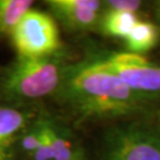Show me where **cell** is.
I'll return each mask as SVG.
<instances>
[{
  "label": "cell",
  "mask_w": 160,
  "mask_h": 160,
  "mask_svg": "<svg viewBox=\"0 0 160 160\" xmlns=\"http://www.w3.org/2000/svg\"><path fill=\"white\" fill-rule=\"evenodd\" d=\"M43 123L52 160H87L84 151L68 127L46 114H43Z\"/></svg>",
  "instance_id": "ba28073f"
},
{
  "label": "cell",
  "mask_w": 160,
  "mask_h": 160,
  "mask_svg": "<svg viewBox=\"0 0 160 160\" xmlns=\"http://www.w3.org/2000/svg\"><path fill=\"white\" fill-rule=\"evenodd\" d=\"M69 65L63 51L43 58L17 57L0 69V103L30 106L55 97Z\"/></svg>",
  "instance_id": "7a4b0ae2"
},
{
  "label": "cell",
  "mask_w": 160,
  "mask_h": 160,
  "mask_svg": "<svg viewBox=\"0 0 160 160\" xmlns=\"http://www.w3.org/2000/svg\"><path fill=\"white\" fill-rule=\"evenodd\" d=\"M159 38L160 33L157 24L148 20H139L125 38L127 52L145 56L157 46Z\"/></svg>",
  "instance_id": "9c48e42d"
},
{
  "label": "cell",
  "mask_w": 160,
  "mask_h": 160,
  "mask_svg": "<svg viewBox=\"0 0 160 160\" xmlns=\"http://www.w3.org/2000/svg\"><path fill=\"white\" fill-rule=\"evenodd\" d=\"M101 160H160V131L143 123L112 127L103 137Z\"/></svg>",
  "instance_id": "3957f363"
},
{
  "label": "cell",
  "mask_w": 160,
  "mask_h": 160,
  "mask_svg": "<svg viewBox=\"0 0 160 160\" xmlns=\"http://www.w3.org/2000/svg\"><path fill=\"white\" fill-rule=\"evenodd\" d=\"M155 18H157V26L160 33V0L155 2Z\"/></svg>",
  "instance_id": "5bb4252c"
},
{
  "label": "cell",
  "mask_w": 160,
  "mask_h": 160,
  "mask_svg": "<svg viewBox=\"0 0 160 160\" xmlns=\"http://www.w3.org/2000/svg\"><path fill=\"white\" fill-rule=\"evenodd\" d=\"M100 56L102 63L132 90L152 98L160 95V65L152 64L142 55L127 51Z\"/></svg>",
  "instance_id": "5b68a950"
},
{
  "label": "cell",
  "mask_w": 160,
  "mask_h": 160,
  "mask_svg": "<svg viewBox=\"0 0 160 160\" xmlns=\"http://www.w3.org/2000/svg\"><path fill=\"white\" fill-rule=\"evenodd\" d=\"M42 140H43V114L40 113L18 137L13 147V154L14 152H19L30 158L40 147Z\"/></svg>",
  "instance_id": "7c38bea8"
},
{
  "label": "cell",
  "mask_w": 160,
  "mask_h": 160,
  "mask_svg": "<svg viewBox=\"0 0 160 160\" xmlns=\"http://www.w3.org/2000/svg\"><path fill=\"white\" fill-rule=\"evenodd\" d=\"M0 160H13L12 157H0Z\"/></svg>",
  "instance_id": "2e32d148"
},
{
  "label": "cell",
  "mask_w": 160,
  "mask_h": 160,
  "mask_svg": "<svg viewBox=\"0 0 160 160\" xmlns=\"http://www.w3.org/2000/svg\"><path fill=\"white\" fill-rule=\"evenodd\" d=\"M32 5V0H0V38L11 36Z\"/></svg>",
  "instance_id": "8fae6325"
},
{
  "label": "cell",
  "mask_w": 160,
  "mask_h": 160,
  "mask_svg": "<svg viewBox=\"0 0 160 160\" xmlns=\"http://www.w3.org/2000/svg\"><path fill=\"white\" fill-rule=\"evenodd\" d=\"M10 37L17 57L43 58L62 52L57 22L46 12L31 8Z\"/></svg>",
  "instance_id": "277c9868"
},
{
  "label": "cell",
  "mask_w": 160,
  "mask_h": 160,
  "mask_svg": "<svg viewBox=\"0 0 160 160\" xmlns=\"http://www.w3.org/2000/svg\"><path fill=\"white\" fill-rule=\"evenodd\" d=\"M142 4V1H138V0H108V1H103V8L110 11L132 12L138 14Z\"/></svg>",
  "instance_id": "4fadbf2b"
},
{
  "label": "cell",
  "mask_w": 160,
  "mask_h": 160,
  "mask_svg": "<svg viewBox=\"0 0 160 160\" xmlns=\"http://www.w3.org/2000/svg\"><path fill=\"white\" fill-rule=\"evenodd\" d=\"M45 5L55 20L72 32L95 29L103 13L100 0H48Z\"/></svg>",
  "instance_id": "8992f818"
},
{
  "label": "cell",
  "mask_w": 160,
  "mask_h": 160,
  "mask_svg": "<svg viewBox=\"0 0 160 160\" xmlns=\"http://www.w3.org/2000/svg\"><path fill=\"white\" fill-rule=\"evenodd\" d=\"M39 114L33 104L0 103V157H14L13 147L18 137Z\"/></svg>",
  "instance_id": "52a82bcc"
},
{
  "label": "cell",
  "mask_w": 160,
  "mask_h": 160,
  "mask_svg": "<svg viewBox=\"0 0 160 160\" xmlns=\"http://www.w3.org/2000/svg\"><path fill=\"white\" fill-rule=\"evenodd\" d=\"M155 126L160 131V109L157 112V116H155Z\"/></svg>",
  "instance_id": "9a60e30c"
},
{
  "label": "cell",
  "mask_w": 160,
  "mask_h": 160,
  "mask_svg": "<svg viewBox=\"0 0 160 160\" xmlns=\"http://www.w3.org/2000/svg\"><path fill=\"white\" fill-rule=\"evenodd\" d=\"M139 20L140 19L137 13L110 11V10L103 8L102 17H101L98 26L103 34L108 37L125 39Z\"/></svg>",
  "instance_id": "30bf717a"
},
{
  "label": "cell",
  "mask_w": 160,
  "mask_h": 160,
  "mask_svg": "<svg viewBox=\"0 0 160 160\" xmlns=\"http://www.w3.org/2000/svg\"><path fill=\"white\" fill-rule=\"evenodd\" d=\"M55 98L82 121L129 116L153 100L132 90L102 63L100 55L70 63Z\"/></svg>",
  "instance_id": "6da1fadb"
}]
</instances>
